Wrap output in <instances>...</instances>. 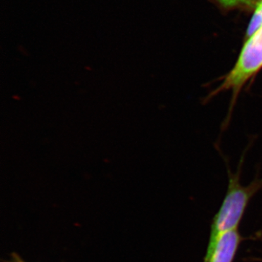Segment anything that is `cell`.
<instances>
[{
	"mask_svg": "<svg viewBox=\"0 0 262 262\" xmlns=\"http://www.w3.org/2000/svg\"><path fill=\"white\" fill-rule=\"evenodd\" d=\"M244 158L242 157L239 168L235 173L228 168V186L220 209L212 220L209 239L203 262H208L211 257L219 237L228 231L238 229L250 201L262 189V178L256 177L248 185L241 184V166Z\"/></svg>",
	"mask_w": 262,
	"mask_h": 262,
	"instance_id": "6da1fadb",
	"label": "cell"
},
{
	"mask_svg": "<svg viewBox=\"0 0 262 262\" xmlns=\"http://www.w3.org/2000/svg\"><path fill=\"white\" fill-rule=\"evenodd\" d=\"M262 70V27L246 39L237 61L227 75L224 76L221 83L206 98V101L215 97L225 91L232 92L229 115L230 118L239 93L245 84Z\"/></svg>",
	"mask_w": 262,
	"mask_h": 262,
	"instance_id": "7a4b0ae2",
	"label": "cell"
},
{
	"mask_svg": "<svg viewBox=\"0 0 262 262\" xmlns=\"http://www.w3.org/2000/svg\"><path fill=\"white\" fill-rule=\"evenodd\" d=\"M261 27H262V0H260L259 3L255 8L252 18L248 24L247 32L246 34V39L252 35L253 33L256 32Z\"/></svg>",
	"mask_w": 262,
	"mask_h": 262,
	"instance_id": "277c9868",
	"label": "cell"
},
{
	"mask_svg": "<svg viewBox=\"0 0 262 262\" xmlns=\"http://www.w3.org/2000/svg\"><path fill=\"white\" fill-rule=\"evenodd\" d=\"M3 262H27L18 253L13 252L10 253L8 259L5 260Z\"/></svg>",
	"mask_w": 262,
	"mask_h": 262,
	"instance_id": "5b68a950",
	"label": "cell"
},
{
	"mask_svg": "<svg viewBox=\"0 0 262 262\" xmlns=\"http://www.w3.org/2000/svg\"><path fill=\"white\" fill-rule=\"evenodd\" d=\"M243 239L238 229L222 234L208 262H233Z\"/></svg>",
	"mask_w": 262,
	"mask_h": 262,
	"instance_id": "3957f363",
	"label": "cell"
}]
</instances>
